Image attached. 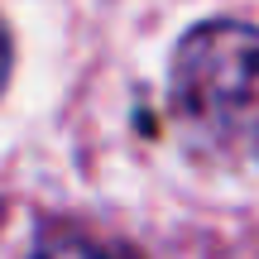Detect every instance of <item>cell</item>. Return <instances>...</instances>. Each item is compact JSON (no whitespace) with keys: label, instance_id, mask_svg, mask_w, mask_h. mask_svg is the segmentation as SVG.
I'll return each mask as SVG.
<instances>
[{"label":"cell","instance_id":"6da1fadb","mask_svg":"<svg viewBox=\"0 0 259 259\" xmlns=\"http://www.w3.org/2000/svg\"><path fill=\"white\" fill-rule=\"evenodd\" d=\"M173 106L202 144L259 163V29L216 19L173 53Z\"/></svg>","mask_w":259,"mask_h":259},{"label":"cell","instance_id":"7a4b0ae2","mask_svg":"<svg viewBox=\"0 0 259 259\" xmlns=\"http://www.w3.org/2000/svg\"><path fill=\"white\" fill-rule=\"evenodd\" d=\"M29 259H144L135 245L115 240V235H96V231H53L34 245Z\"/></svg>","mask_w":259,"mask_h":259},{"label":"cell","instance_id":"3957f363","mask_svg":"<svg viewBox=\"0 0 259 259\" xmlns=\"http://www.w3.org/2000/svg\"><path fill=\"white\" fill-rule=\"evenodd\" d=\"M5 82H10V34L0 24V92H5Z\"/></svg>","mask_w":259,"mask_h":259}]
</instances>
